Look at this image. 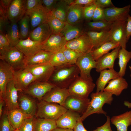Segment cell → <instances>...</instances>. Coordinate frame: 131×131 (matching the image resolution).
I'll use <instances>...</instances> for the list:
<instances>
[{
  "mask_svg": "<svg viewBox=\"0 0 131 131\" xmlns=\"http://www.w3.org/2000/svg\"><path fill=\"white\" fill-rule=\"evenodd\" d=\"M47 23L52 34H60L66 23L55 17L50 12L48 14Z\"/></svg>",
  "mask_w": 131,
  "mask_h": 131,
  "instance_id": "obj_38",
  "label": "cell"
},
{
  "mask_svg": "<svg viewBox=\"0 0 131 131\" xmlns=\"http://www.w3.org/2000/svg\"><path fill=\"white\" fill-rule=\"evenodd\" d=\"M129 67L130 70V71L131 73H130V76L131 78V66H129Z\"/></svg>",
  "mask_w": 131,
  "mask_h": 131,
  "instance_id": "obj_59",
  "label": "cell"
},
{
  "mask_svg": "<svg viewBox=\"0 0 131 131\" xmlns=\"http://www.w3.org/2000/svg\"><path fill=\"white\" fill-rule=\"evenodd\" d=\"M14 80L16 87L20 91H24L30 84L36 80L30 72L24 68L15 71Z\"/></svg>",
  "mask_w": 131,
  "mask_h": 131,
  "instance_id": "obj_11",
  "label": "cell"
},
{
  "mask_svg": "<svg viewBox=\"0 0 131 131\" xmlns=\"http://www.w3.org/2000/svg\"><path fill=\"white\" fill-rule=\"evenodd\" d=\"M69 95L68 89L55 86L44 96L42 100L48 102L57 103L63 106L65 100Z\"/></svg>",
  "mask_w": 131,
  "mask_h": 131,
  "instance_id": "obj_21",
  "label": "cell"
},
{
  "mask_svg": "<svg viewBox=\"0 0 131 131\" xmlns=\"http://www.w3.org/2000/svg\"><path fill=\"white\" fill-rule=\"evenodd\" d=\"M67 110L63 106L58 104L42 100L37 103L35 116L37 118L56 121Z\"/></svg>",
  "mask_w": 131,
  "mask_h": 131,
  "instance_id": "obj_3",
  "label": "cell"
},
{
  "mask_svg": "<svg viewBox=\"0 0 131 131\" xmlns=\"http://www.w3.org/2000/svg\"><path fill=\"white\" fill-rule=\"evenodd\" d=\"M90 101L88 98H83L70 95L66 98L63 106L67 110L82 115L86 111Z\"/></svg>",
  "mask_w": 131,
  "mask_h": 131,
  "instance_id": "obj_12",
  "label": "cell"
},
{
  "mask_svg": "<svg viewBox=\"0 0 131 131\" xmlns=\"http://www.w3.org/2000/svg\"><path fill=\"white\" fill-rule=\"evenodd\" d=\"M110 121L116 127V131H128V127L131 125V110L112 116Z\"/></svg>",
  "mask_w": 131,
  "mask_h": 131,
  "instance_id": "obj_29",
  "label": "cell"
},
{
  "mask_svg": "<svg viewBox=\"0 0 131 131\" xmlns=\"http://www.w3.org/2000/svg\"><path fill=\"white\" fill-rule=\"evenodd\" d=\"M100 73L96 82L97 92L104 91L106 85L110 80L120 77L118 72L114 69H105Z\"/></svg>",
  "mask_w": 131,
  "mask_h": 131,
  "instance_id": "obj_26",
  "label": "cell"
},
{
  "mask_svg": "<svg viewBox=\"0 0 131 131\" xmlns=\"http://www.w3.org/2000/svg\"><path fill=\"white\" fill-rule=\"evenodd\" d=\"M81 116L78 113L67 110L56 120L57 128L73 129Z\"/></svg>",
  "mask_w": 131,
  "mask_h": 131,
  "instance_id": "obj_22",
  "label": "cell"
},
{
  "mask_svg": "<svg viewBox=\"0 0 131 131\" xmlns=\"http://www.w3.org/2000/svg\"><path fill=\"white\" fill-rule=\"evenodd\" d=\"M95 4L97 7L103 9L115 6L111 0H96Z\"/></svg>",
  "mask_w": 131,
  "mask_h": 131,
  "instance_id": "obj_48",
  "label": "cell"
},
{
  "mask_svg": "<svg viewBox=\"0 0 131 131\" xmlns=\"http://www.w3.org/2000/svg\"><path fill=\"white\" fill-rule=\"evenodd\" d=\"M65 48L82 54L90 52L93 49L91 42L85 32L77 38L67 42Z\"/></svg>",
  "mask_w": 131,
  "mask_h": 131,
  "instance_id": "obj_9",
  "label": "cell"
},
{
  "mask_svg": "<svg viewBox=\"0 0 131 131\" xmlns=\"http://www.w3.org/2000/svg\"><path fill=\"white\" fill-rule=\"evenodd\" d=\"M23 54L15 47L10 46L0 50V58L9 64L15 70L25 67Z\"/></svg>",
  "mask_w": 131,
  "mask_h": 131,
  "instance_id": "obj_4",
  "label": "cell"
},
{
  "mask_svg": "<svg viewBox=\"0 0 131 131\" xmlns=\"http://www.w3.org/2000/svg\"><path fill=\"white\" fill-rule=\"evenodd\" d=\"M18 90L16 87L14 79L7 84L4 98L7 111L19 108L18 99Z\"/></svg>",
  "mask_w": 131,
  "mask_h": 131,
  "instance_id": "obj_17",
  "label": "cell"
},
{
  "mask_svg": "<svg viewBox=\"0 0 131 131\" xmlns=\"http://www.w3.org/2000/svg\"><path fill=\"white\" fill-rule=\"evenodd\" d=\"M85 33V30L66 22L60 34L67 42L77 38Z\"/></svg>",
  "mask_w": 131,
  "mask_h": 131,
  "instance_id": "obj_34",
  "label": "cell"
},
{
  "mask_svg": "<svg viewBox=\"0 0 131 131\" xmlns=\"http://www.w3.org/2000/svg\"><path fill=\"white\" fill-rule=\"evenodd\" d=\"M49 63L54 67L70 64L67 60L62 51L54 53L51 57Z\"/></svg>",
  "mask_w": 131,
  "mask_h": 131,
  "instance_id": "obj_41",
  "label": "cell"
},
{
  "mask_svg": "<svg viewBox=\"0 0 131 131\" xmlns=\"http://www.w3.org/2000/svg\"><path fill=\"white\" fill-rule=\"evenodd\" d=\"M9 122L15 128L18 129L25 120L32 116L27 115L19 108L10 111H7Z\"/></svg>",
  "mask_w": 131,
  "mask_h": 131,
  "instance_id": "obj_31",
  "label": "cell"
},
{
  "mask_svg": "<svg viewBox=\"0 0 131 131\" xmlns=\"http://www.w3.org/2000/svg\"><path fill=\"white\" fill-rule=\"evenodd\" d=\"M48 14L42 3L26 11L25 14L29 17L31 30L43 24L47 23Z\"/></svg>",
  "mask_w": 131,
  "mask_h": 131,
  "instance_id": "obj_10",
  "label": "cell"
},
{
  "mask_svg": "<svg viewBox=\"0 0 131 131\" xmlns=\"http://www.w3.org/2000/svg\"><path fill=\"white\" fill-rule=\"evenodd\" d=\"M4 100L3 98L0 96V118L2 115L3 107L4 105Z\"/></svg>",
  "mask_w": 131,
  "mask_h": 131,
  "instance_id": "obj_56",
  "label": "cell"
},
{
  "mask_svg": "<svg viewBox=\"0 0 131 131\" xmlns=\"http://www.w3.org/2000/svg\"><path fill=\"white\" fill-rule=\"evenodd\" d=\"M106 116V123L102 126L97 127L92 131H112L110 125V118L109 116Z\"/></svg>",
  "mask_w": 131,
  "mask_h": 131,
  "instance_id": "obj_49",
  "label": "cell"
},
{
  "mask_svg": "<svg viewBox=\"0 0 131 131\" xmlns=\"http://www.w3.org/2000/svg\"><path fill=\"white\" fill-rule=\"evenodd\" d=\"M80 71V76L86 80H93L90 72L96 68L97 62L93 58L90 52L82 54L78 58L75 64Z\"/></svg>",
  "mask_w": 131,
  "mask_h": 131,
  "instance_id": "obj_7",
  "label": "cell"
},
{
  "mask_svg": "<svg viewBox=\"0 0 131 131\" xmlns=\"http://www.w3.org/2000/svg\"><path fill=\"white\" fill-rule=\"evenodd\" d=\"M124 105L128 108H131V102L127 101H125L124 102Z\"/></svg>",
  "mask_w": 131,
  "mask_h": 131,
  "instance_id": "obj_58",
  "label": "cell"
},
{
  "mask_svg": "<svg viewBox=\"0 0 131 131\" xmlns=\"http://www.w3.org/2000/svg\"><path fill=\"white\" fill-rule=\"evenodd\" d=\"M24 68L30 72L35 77L36 81L47 82L51 77L55 67L49 63L27 66Z\"/></svg>",
  "mask_w": 131,
  "mask_h": 131,
  "instance_id": "obj_8",
  "label": "cell"
},
{
  "mask_svg": "<svg viewBox=\"0 0 131 131\" xmlns=\"http://www.w3.org/2000/svg\"><path fill=\"white\" fill-rule=\"evenodd\" d=\"M52 34L47 23L43 24L30 31L29 37L32 40L42 43Z\"/></svg>",
  "mask_w": 131,
  "mask_h": 131,
  "instance_id": "obj_25",
  "label": "cell"
},
{
  "mask_svg": "<svg viewBox=\"0 0 131 131\" xmlns=\"http://www.w3.org/2000/svg\"><path fill=\"white\" fill-rule=\"evenodd\" d=\"M85 32L89 37L92 43V50L110 41V30L99 32L88 31Z\"/></svg>",
  "mask_w": 131,
  "mask_h": 131,
  "instance_id": "obj_27",
  "label": "cell"
},
{
  "mask_svg": "<svg viewBox=\"0 0 131 131\" xmlns=\"http://www.w3.org/2000/svg\"><path fill=\"white\" fill-rule=\"evenodd\" d=\"M105 20L104 9L97 7L92 18V21H95Z\"/></svg>",
  "mask_w": 131,
  "mask_h": 131,
  "instance_id": "obj_46",
  "label": "cell"
},
{
  "mask_svg": "<svg viewBox=\"0 0 131 131\" xmlns=\"http://www.w3.org/2000/svg\"><path fill=\"white\" fill-rule=\"evenodd\" d=\"M113 94L105 91L93 92L90 95V100L87 108L80 119L82 121L89 115L95 113L106 116L107 113L103 109L105 104L111 105L113 100Z\"/></svg>",
  "mask_w": 131,
  "mask_h": 131,
  "instance_id": "obj_2",
  "label": "cell"
},
{
  "mask_svg": "<svg viewBox=\"0 0 131 131\" xmlns=\"http://www.w3.org/2000/svg\"><path fill=\"white\" fill-rule=\"evenodd\" d=\"M128 84L123 77H119L110 80L104 91L112 93L113 95L119 96L124 90L127 88Z\"/></svg>",
  "mask_w": 131,
  "mask_h": 131,
  "instance_id": "obj_28",
  "label": "cell"
},
{
  "mask_svg": "<svg viewBox=\"0 0 131 131\" xmlns=\"http://www.w3.org/2000/svg\"><path fill=\"white\" fill-rule=\"evenodd\" d=\"M80 73L76 64H68L55 67L48 82L56 87L68 89L79 76Z\"/></svg>",
  "mask_w": 131,
  "mask_h": 131,
  "instance_id": "obj_1",
  "label": "cell"
},
{
  "mask_svg": "<svg viewBox=\"0 0 131 131\" xmlns=\"http://www.w3.org/2000/svg\"><path fill=\"white\" fill-rule=\"evenodd\" d=\"M67 41L61 34H52L42 44V50L55 53L62 51L65 48Z\"/></svg>",
  "mask_w": 131,
  "mask_h": 131,
  "instance_id": "obj_13",
  "label": "cell"
},
{
  "mask_svg": "<svg viewBox=\"0 0 131 131\" xmlns=\"http://www.w3.org/2000/svg\"><path fill=\"white\" fill-rule=\"evenodd\" d=\"M82 122L80 119L73 129L74 131H88L84 127Z\"/></svg>",
  "mask_w": 131,
  "mask_h": 131,
  "instance_id": "obj_54",
  "label": "cell"
},
{
  "mask_svg": "<svg viewBox=\"0 0 131 131\" xmlns=\"http://www.w3.org/2000/svg\"><path fill=\"white\" fill-rule=\"evenodd\" d=\"M26 0H12L7 14L8 19L10 22L17 23L25 15Z\"/></svg>",
  "mask_w": 131,
  "mask_h": 131,
  "instance_id": "obj_15",
  "label": "cell"
},
{
  "mask_svg": "<svg viewBox=\"0 0 131 131\" xmlns=\"http://www.w3.org/2000/svg\"><path fill=\"white\" fill-rule=\"evenodd\" d=\"M55 86L48 82L36 81L29 85L25 91L40 101L47 92Z\"/></svg>",
  "mask_w": 131,
  "mask_h": 131,
  "instance_id": "obj_16",
  "label": "cell"
},
{
  "mask_svg": "<svg viewBox=\"0 0 131 131\" xmlns=\"http://www.w3.org/2000/svg\"><path fill=\"white\" fill-rule=\"evenodd\" d=\"M42 3L40 0H27L26 2V11L34 8Z\"/></svg>",
  "mask_w": 131,
  "mask_h": 131,
  "instance_id": "obj_52",
  "label": "cell"
},
{
  "mask_svg": "<svg viewBox=\"0 0 131 131\" xmlns=\"http://www.w3.org/2000/svg\"><path fill=\"white\" fill-rule=\"evenodd\" d=\"M18 25L20 39L25 40L27 38L30 32L29 16L25 14L19 21Z\"/></svg>",
  "mask_w": 131,
  "mask_h": 131,
  "instance_id": "obj_39",
  "label": "cell"
},
{
  "mask_svg": "<svg viewBox=\"0 0 131 131\" xmlns=\"http://www.w3.org/2000/svg\"><path fill=\"white\" fill-rule=\"evenodd\" d=\"M18 103L19 108L26 114L32 116H35L37 103L33 99L19 91Z\"/></svg>",
  "mask_w": 131,
  "mask_h": 131,
  "instance_id": "obj_23",
  "label": "cell"
},
{
  "mask_svg": "<svg viewBox=\"0 0 131 131\" xmlns=\"http://www.w3.org/2000/svg\"><path fill=\"white\" fill-rule=\"evenodd\" d=\"M35 116L26 119L18 129L19 131H35L36 118Z\"/></svg>",
  "mask_w": 131,
  "mask_h": 131,
  "instance_id": "obj_42",
  "label": "cell"
},
{
  "mask_svg": "<svg viewBox=\"0 0 131 131\" xmlns=\"http://www.w3.org/2000/svg\"><path fill=\"white\" fill-rule=\"evenodd\" d=\"M42 43L34 41L29 37L25 39H20L15 47L26 57L32 56L42 50Z\"/></svg>",
  "mask_w": 131,
  "mask_h": 131,
  "instance_id": "obj_20",
  "label": "cell"
},
{
  "mask_svg": "<svg viewBox=\"0 0 131 131\" xmlns=\"http://www.w3.org/2000/svg\"><path fill=\"white\" fill-rule=\"evenodd\" d=\"M41 0L43 6L48 13L51 11L58 1L57 0Z\"/></svg>",
  "mask_w": 131,
  "mask_h": 131,
  "instance_id": "obj_47",
  "label": "cell"
},
{
  "mask_svg": "<svg viewBox=\"0 0 131 131\" xmlns=\"http://www.w3.org/2000/svg\"><path fill=\"white\" fill-rule=\"evenodd\" d=\"M62 52L68 62L71 64H75L78 58L82 54L66 48Z\"/></svg>",
  "mask_w": 131,
  "mask_h": 131,
  "instance_id": "obj_43",
  "label": "cell"
},
{
  "mask_svg": "<svg viewBox=\"0 0 131 131\" xmlns=\"http://www.w3.org/2000/svg\"><path fill=\"white\" fill-rule=\"evenodd\" d=\"M0 119V131H14L16 129L10 123L7 111L2 115Z\"/></svg>",
  "mask_w": 131,
  "mask_h": 131,
  "instance_id": "obj_44",
  "label": "cell"
},
{
  "mask_svg": "<svg viewBox=\"0 0 131 131\" xmlns=\"http://www.w3.org/2000/svg\"><path fill=\"white\" fill-rule=\"evenodd\" d=\"M9 23L6 27L5 36L8 39L10 46L15 47L20 40V36L17 23Z\"/></svg>",
  "mask_w": 131,
  "mask_h": 131,
  "instance_id": "obj_33",
  "label": "cell"
},
{
  "mask_svg": "<svg viewBox=\"0 0 131 131\" xmlns=\"http://www.w3.org/2000/svg\"><path fill=\"white\" fill-rule=\"evenodd\" d=\"M127 21L118 20L112 23L110 30V41L118 43L121 48L126 49L128 41L127 37Z\"/></svg>",
  "mask_w": 131,
  "mask_h": 131,
  "instance_id": "obj_6",
  "label": "cell"
},
{
  "mask_svg": "<svg viewBox=\"0 0 131 131\" xmlns=\"http://www.w3.org/2000/svg\"><path fill=\"white\" fill-rule=\"evenodd\" d=\"M112 23L106 20L98 21H89L87 22L86 30L87 31L101 32L109 31L110 29Z\"/></svg>",
  "mask_w": 131,
  "mask_h": 131,
  "instance_id": "obj_37",
  "label": "cell"
},
{
  "mask_svg": "<svg viewBox=\"0 0 131 131\" xmlns=\"http://www.w3.org/2000/svg\"><path fill=\"white\" fill-rule=\"evenodd\" d=\"M12 0H0V6L6 11L7 12Z\"/></svg>",
  "mask_w": 131,
  "mask_h": 131,
  "instance_id": "obj_55",
  "label": "cell"
},
{
  "mask_svg": "<svg viewBox=\"0 0 131 131\" xmlns=\"http://www.w3.org/2000/svg\"><path fill=\"white\" fill-rule=\"evenodd\" d=\"M120 46L114 49L110 52L104 55L96 61L97 65L96 71L100 73L107 68L113 69L115 59L118 57Z\"/></svg>",
  "mask_w": 131,
  "mask_h": 131,
  "instance_id": "obj_19",
  "label": "cell"
},
{
  "mask_svg": "<svg viewBox=\"0 0 131 131\" xmlns=\"http://www.w3.org/2000/svg\"><path fill=\"white\" fill-rule=\"evenodd\" d=\"M73 0H58L54 8L50 12L55 17L66 23L68 10Z\"/></svg>",
  "mask_w": 131,
  "mask_h": 131,
  "instance_id": "obj_30",
  "label": "cell"
},
{
  "mask_svg": "<svg viewBox=\"0 0 131 131\" xmlns=\"http://www.w3.org/2000/svg\"><path fill=\"white\" fill-rule=\"evenodd\" d=\"M120 46L118 43H116L111 41L107 42L100 47L92 50L90 53L93 59L96 61L98 59Z\"/></svg>",
  "mask_w": 131,
  "mask_h": 131,
  "instance_id": "obj_36",
  "label": "cell"
},
{
  "mask_svg": "<svg viewBox=\"0 0 131 131\" xmlns=\"http://www.w3.org/2000/svg\"><path fill=\"white\" fill-rule=\"evenodd\" d=\"M118 58L120 68L118 74L120 76L123 77L125 73L127 64L131 59V51L121 48L119 52Z\"/></svg>",
  "mask_w": 131,
  "mask_h": 131,
  "instance_id": "obj_35",
  "label": "cell"
},
{
  "mask_svg": "<svg viewBox=\"0 0 131 131\" xmlns=\"http://www.w3.org/2000/svg\"><path fill=\"white\" fill-rule=\"evenodd\" d=\"M15 70L8 63L0 60V96L4 98L8 82L14 79Z\"/></svg>",
  "mask_w": 131,
  "mask_h": 131,
  "instance_id": "obj_18",
  "label": "cell"
},
{
  "mask_svg": "<svg viewBox=\"0 0 131 131\" xmlns=\"http://www.w3.org/2000/svg\"><path fill=\"white\" fill-rule=\"evenodd\" d=\"M131 7L129 5L122 8L114 6L104 8L105 19L111 23L118 20L127 21Z\"/></svg>",
  "mask_w": 131,
  "mask_h": 131,
  "instance_id": "obj_14",
  "label": "cell"
},
{
  "mask_svg": "<svg viewBox=\"0 0 131 131\" xmlns=\"http://www.w3.org/2000/svg\"><path fill=\"white\" fill-rule=\"evenodd\" d=\"M97 7L95 4H93L84 7V18L87 22L92 20L95 10Z\"/></svg>",
  "mask_w": 131,
  "mask_h": 131,
  "instance_id": "obj_45",
  "label": "cell"
},
{
  "mask_svg": "<svg viewBox=\"0 0 131 131\" xmlns=\"http://www.w3.org/2000/svg\"><path fill=\"white\" fill-rule=\"evenodd\" d=\"M14 131H19L18 129H16Z\"/></svg>",
  "mask_w": 131,
  "mask_h": 131,
  "instance_id": "obj_60",
  "label": "cell"
},
{
  "mask_svg": "<svg viewBox=\"0 0 131 131\" xmlns=\"http://www.w3.org/2000/svg\"><path fill=\"white\" fill-rule=\"evenodd\" d=\"M10 46L9 41L5 34L0 33V50Z\"/></svg>",
  "mask_w": 131,
  "mask_h": 131,
  "instance_id": "obj_51",
  "label": "cell"
},
{
  "mask_svg": "<svg viewBox=\"0 0 131 131\" xmlns=\"http://www.w3.org/2000/svg\"><path fill=\"white\" fill-rule=\"evenodd\" d=\"M84 7L78 5L70 6L68 12L66 22L73 25L84 18Z\"/></svg>",
  "mask_w": 131,
  "mask_h": 131,
  "instance_id": "obj_32",
  "label": "cell"
},
{
  "mask_svg": "<svg viewBox=\"0 0 131 131\" xmlns=\"http://www.w3.org/2000/svg\"><path fill=\"white\" fill-rule=\"evenodd\" d=\"M57 128L55 120L36 118L35 131H52Z\"/></svg>",
  "mask_w": 131,
  "mask_h": 131,
  "instance_id": "obj_40",
  "label": "cell"
},
{
  "mask_svg": "<svg viewBox=\"0 0 131 131\" xmlns=\"http://www.w3.org/2000/svg\"><path fill=\"white\" fill-rule=\"evenodd\" d=\"M96 0H73L71 5H78L85 7L93 4H95Z\"/></svg>",
  "mask_w": 131,
  "mask_h": 131,
  "instance_id": "obj_50",
  "label": "cell"
},
{
  "mask_svg": "<svg viewBox=\"0 0 131 131\" xmlns=\"http://www.w3.org/2000/svg\"><path fill=\"white\" fill-rule=\"evenodd\" d=\"M126 31L127 38L129 40L131 36V16L130 15L127 20Z\"/></svg>",
  "mask_w": 131,
  "mask_h": 131,
  "instance_id": "obj_53",
  "label": "cell"
},
{
  "mask_svg": "<svg viewBox=\"0 0 131 131\" xmlns=\"http://www.w3.org/2000/svg\"><path fill=\"white\" fill-rule=\"evenodd\" d=\"M96 86L93 80L85 79L79 76L68 88L70 95L87 98Z\"/></svg>",
  "mask_w": 131,
  "mask_h": 131,
  "instance_id": "obj_5",
  "label": "cell"
},
{
  "mask_svg": "<svg viewBox=\"0 0 131 131\" xmlns=\"http://www.w3.org/2000/svg\"><path fill=\"white\" fill-rule=\"evenodd\" d=\"M52 131H74L73 129L57 128Z\"/></svg>",
  "mask_w": 131,
  "mask_h": 131,
  "instance_id": "obj_57",
  "label": "cell"
},
{
  "mask_svg": "<svg viewBox=\"0 0 131 131\" xmlns=\"http://www.w3.org/2000/svg\"><path fill=\"white\" fill-rule=\"evenodd\" d=\"M53 53L41 50L31 56H25L24 62L25 67L49 63Z\"/></svg>",
  "mask_w": 131,
  "mask_h": 131,
  "instance_id": "obj_24",
  "label": "cell"
}]
</instances>
